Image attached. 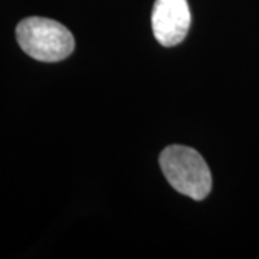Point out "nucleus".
Listing matches in <instances>:
<instances>
[{"instance_id":"nucleus-1","label":"nucleus","mask_w":259,"mask_h":259,"mask_svg":"<svg viewBox=\"0 0 259 259\" xmlns=\"http://www.w3.org/2000/svg\"><path fill=\"white\" fill-rule=\"evenodd\" d=\"M160 168L170 186L179 193L203 200L212 190V175L204 158L193 148L168 146L158 158Z\"/></svg>"},{"instance_id":"nucleus-2","label":"nucleus","mask_w":259,"mask_h":259,"mask_svg":"<svg viewBox=\"0 0 259 259\" xmlns=\"http://www.w3.org/2000/svg\"><path fill=\"white\" fill-rule=\"evenodd\" d=\"M16 39L25 54L40 62L64 61L75 49L71 30L54 19L32 16L20 20Z\"/></svg>"},{"instance_id":"nucleus-3","label":"nucleus","mask_w":259,"mask_h":259,"mask_svg":"<svg viewBox=\"0 0 259 259\" xmlns=\"http://www.w3.org/2000/svg\"><path fill=\"white\" fill-rule=\"evenodd\" d=\"M192 15L187 0H156L151 12L154 37L163 47H176L189 33Z\"/></svg>"}]
</instances>
